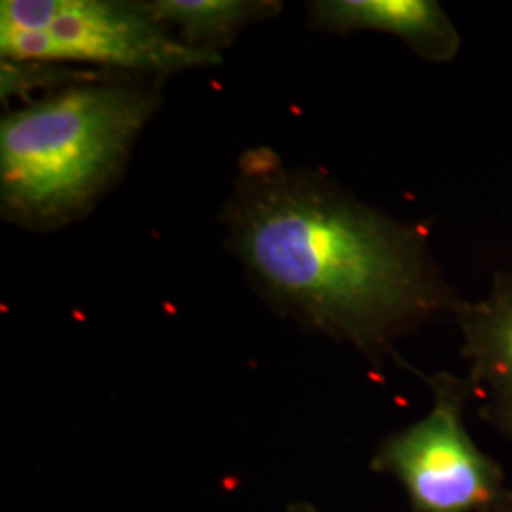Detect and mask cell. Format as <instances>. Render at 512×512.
<instances>
[{
  "mask_svg": "<svg viewBox=\"0 0 512 512\" xmlns=\"http://www.w3.org/2000/svg\"><path fill=\"white\" fill-rule=\"evenodd\" d=\"M234 247L264 293L370 363L465 298L435 262L427 232L327 177L289 171L268 150L241 164L230 203Z\"/></svg>",
  "mask_w": 512,
  "mask_h": 512,
  "instance_id": "obj_1",
  "label": "cell"
},
{
  "mask_svg": "<svg viewBox=\"0 0 512 512\" xmlns=\"http://www.w3.org/2000/svg\"><path fill=\"white\" fill-rule=\"evenodd\" d=\"M0 52L16 63L88 61L156 74L220 63L219 52L171 37L143 4L105 0H55V16L46 31L0 27Z\"/></svg>",
  "mask_w": 512,
  "mask_h": 512,
  "instance_id": "obj_4",
  "label": "cell"
},
{
  "mask_svg": "<svg viewBox=\"0 0 512 512\" xmlns=\"http://www.w3.org/2000/svg\"><path fill=\"white\" fill-rule=\"evenodd\" d=\"M289 512H323L319 511L317 507H313L310 503H294L289 507Z\"/></svg>",
  "mask_w": 512,
  "mask_h": 512,
  "instance_id": "obj_8",
  "label": "cell"
},
{
  "mask_svg": "<svg viewBox=\"0 0 512 512\" xmlns=\"http://www.w3.org/2000/svg\"><path fill=\"white\" fill-rule=\"evenodd\" d=\"M311 23L336 35L378 31L401 38L431 63L458 57L463 38L435 0H323L310 6Z\"/></svg>",
  "mask_w": 512,
  "mask_h": 512,
  "instance_id": "obj_6",
  "label": "cell"
},
{
  "mask_svg": "<svg viewBox=\"0 0 512 512\" xmlns=\"http://www.w3.org/2000/svg\"><path fill=\"white\" fill-rule=\"evenodd\" d=\"M154 110L126 84H82L14 110L0 124V200L8 219L57 228L114 183Z\"/></svg>",
  "mask_w": 512,
  "mask_h": 512,
  "instance_id": "obj_2",
  "label": "cell"
},
{
  "mask_svg": "<svg viewBox=\"0 0 512 512\" xmlns=\"http://www.w3.org/2000/svg\"><path fill=\"white\" fill-rule=\"evenodd\" d=\"M433 395L429 412L385 437L370 469L397 478L412 512H512V490L501 465L471 437L465 412L473 393L450 372L425 374L412 366Z\"/></svg>",
  "mask_w": 512,
  "mask_h": 512,
  "instance_id": "obj_3",
  "label": "cell"
},
{
  "mask_svg": "<svg viewBox=\"0 0 512 512\" xmlns=\"http://www.w3.org/2000/svg\"><path fill=\"white\" fill-rule=\"evenodd\" d=\"M143 6L160 25L179 27L186 44L205 50H215L243 25L279 10L275 2L241 0H156Z\"/></svg>",
  "mask_w": 512,
  "mask_h": 512,
  "instance_id": "obj_7",
  "label": "cell"
},
{
  "mask_svg": "<svg viewBox=\"0 0 512 512\" xmlns=\"http://www.w3.org/2000/svg\"><path fill=\"white\" fill-rule=\"evenodd\" d=\"M478 416L512 442V270L495 272L488 293L454 313Z\"/></svg>",
  "mask_w": 512,
  "mask_h": 512,
  "instance_id": "obj_5",
  "label": "cell"
}]
</instances>
